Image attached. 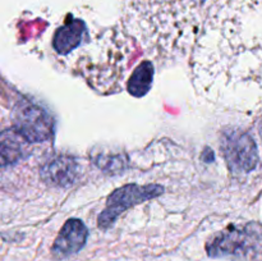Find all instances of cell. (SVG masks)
<instances>
[{
	"mask_svg": "<svg viewBox=\"0 0 262 261\" xmlns=\"http://www.w3.org/2000/svg\"><path fill=\"white\" fill-rule=\"evenodd\" d=\"M154 67L150 61H143L133 72L129 82H128V91L135 97H142L150 91L152 86Z\"/></svg>",
	"mask_w": 262,
	"mask_h": 261,
	"instance_id": "cell-9",
	"label": "cell"
},
{
	"mask_svg": "<svg viewBox=\"0 0 262 261\" xmlns=\"http://www.w3.org/2000/svg\"><path fill=\"white\" fill-rule=\"evenodd\" d=\"M247 247V238L245 233L239 230L223 232L215 238H212L206 246L209 256L211 257H223V256H233L243 253Z\"/></svg>",
	"mask_w": 262,
	"mask_h": 261,
	"instance_id": "cell-6",
	"label": "cell"
},
{
	"mask_svg": "<svg viewBox=\"0 0 262 261\" xmlns=\"http://www.w3.org/2000/svg\"><path fill=\"white\" fill-rule=\"evenodd\" d=\"M164 193V187L160 184H125L120 188L115 189L106 200V206L99 215V227L102 229H107L114 224L122 212L128 210L129 207L140 204V202L147 201V200L155 199Z\"/></svg>",
	"mask_w": 262,
	"mask_h": 261,
	"instance_id": "cell-1",
	"label": "cell"
},
{
	"mask_svg": "<svg viewBox=\"0 0 262 261\" xmlns=\"http://www.w3.org/2000/svg\"><path fill=\"white\" fill-rule=\"evenodd\" d=\"M94 163L105 173H120L127 168V158L122 153L101 151L94 156Z\"/></svg>",
	"mask_w": 262,
	"mask_h": 261,
	"instance_id": "cell-10",
	"label": "cell"
},
{
	"mask_svg": "<svg viewBox=\"0 0 262 261\" xmlns=\"http://www.w3.org/2000/svg\"><path fill=\"white\" fill-rule=\"evenodd\" d=\"M258 129H260V136H261V138H262V120H261L260 125H258Z\"/></svg>",
	"mask_w": 262,
	"mask_h": 261,
	"instance_id": "cell-11",
	"label": "cell"
},
{
	"mask_svg": "<svg viewBox=\"0 0 262 261\" xmlns=\"http://www.w3.org/2000/svg\"><path fill=\"white\" fill-rule=\"evenodd\" d=\"M26 138L17 129H7L0 133V166L14 163L25 151Z\"/></svg>",
	"mask_w": 262,
	"mask_h": 261,
	"instance_id": "cell-8",
	"label": "cell"
},
{
	"mask_svg": "<svg viewBox=\"0 0 262 261\" xmlns=\"http://www.w3.org/2000/svg\"><path fill=\"white\" fill-rule=\"evenodd\" d=\"M14 128L27 142H43L53 136L54 120L51 115L38 105L20 101L13 112Z\"/></svg>",
	"mask_w": 262,
	"mask_h": 261,
	"instance_id": "cell-3",
	"label": "cell"
},
{
	"mask_svg": "<svg viewBox=\"0 0 262 261\" xmlns=\"http://www.w3.org/2000/svg\"><path fill=\"white\" fill-rule=\"evenodd\" d=\"M86 27L79 19H71L58 28L53 38V48L56 53L66 55L81 44Z\"/></svg>",
	"mask_w": 262,
	"mask_h": 261,
	"instance_id": "cell-7",
	"label": "cell"
},
{
	"mask_svg": "<svg viewBox=\"0 0 262 261\" xmlns=\"http://www.w3.org/2000/svg\"><path fill=\"white\" fill-rule=\"evenodd\" d=\"M78 176V164L71 156H56L41 169V178L53 186L68 187Z\"/></svg>",
	"mask_w": 262,
	"mask_h": 261,
	"instance_id": "cell-5",
	"label": "cell"
},
{
	"mask_svg": "<svg viewBox=\"0 0 262 261\" xmlns=\"http://www.w3.org/2000/svg\"><path fill=\"white\" fill-rule=\"evenodd\" d=\"M89 230L79 219H69L55 238L51 252L56 258H66L79 252L86 245Z\"/></svg>",
	"mask_w": 262,
	"mask_h": 261,
	"instance_id": "cell-4",
	"label": "cell"
},
{
	"mask_svg": "<svg viewBox=\"0 0 262 261\" xmlns=\"http://www.w3.org/2000/svg\"><path fill=\"white\" fill-rule=\"evenodd\" d=\"M220 147L227 165L234 173H247L257 165V146L253 138L243 130H224Z\"/></svg>",
	"mask_w": 262,
	"mask_h": 261,
	"instance_id": "cell-2",
	"label": "cell"
}]
</instances>
